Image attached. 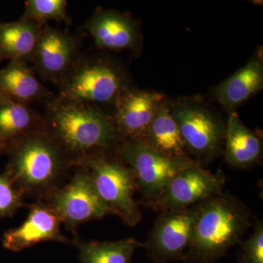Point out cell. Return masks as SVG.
<instances>
[{
  "instance_id": "obj_15",
  "label": "cell",
  "mask_w": 263,
  "mask_h": 263,
  "mask_svg": "<svg viewBox=\"0 0 263 263\" xmlns=\"http://www.w3.org/2000/svg\"><path fill=\"white\" fill-rule=\"evenodd\" d=\"M0 94L13 101L29 105L34 101L47 103L51 93L38 81L27 62L12 60L0 70Z\"/></svg>"
},
{
  "instance_id": "obj_7",
  "label": "cell",
  "mask_w": 263,
  "mask_h": 263,
  "mask_svg": "<svg viewBox=\"0 0 263 263\" xmlns=\"http://www.w3.org/2000/svg\"><path fill=\"white\" fill-rule=\"evenodd\" d=\"M43 202L56 212L62 224L75 238L81 224L113 215L99 197L89 171L84 166L76 167L67 182Z\"/></svg>"
},
{
  "instance_id": "obj_11",
  "label": "cell",
  "mask_w": 263,
  "mask_h": 263,
  "mask_svg": "<svg viewBox=\"0 0 263 263\" xmlns=\"http://www.w3.org/2000/svg\"><path fill=\"white\" fill-rule=\"evenodd\" d=\"M77 37L48 24L43 27L32 62L43 80L59 85L79 56Z\"/></svg>"
},
{
  "instance_id": "obj_10",
  "label": "cell",
  "mask_w": 263,
  "mask_h": 263,
  "mask_svg": "<svg viewBox=\"0 0 263 263\" xmlns=\"http://www.w3.org/2000/svg\"><path fill=\"white\" fill-rule=\"evenodd\" d=\"M226 177L195 163L176 175L162 196L150 206L160 212L181 210L222 193Z\"/></svg>"
},
{
  "instance_id": "obj_13",
  "label": "cell",
  "mask_w": 263,
  "mask_h": 263,
  "mask_svg": "<svg viewBox=\"0 0 263 263\" xmlns=\"http://www.w3.org/2000/svg\"><path fill=\"white\" fill-rule=\"evenodd\" d=\"M29 214L18 228L5 232L3 243L5 248L20 252L46 241L73 243L61 231L62 221L56 212L46 202L37 201L27 205Z\"/></svg>"
},
{
  "instance_id": "obj_24",
  "label": "cell",
  "mask_w": 263,
  "mask_h": 263,
  "mask_svg": "<svg viewBox=\"0 0 263 263\" xmlns=\"http://www.w3.org/2000/svg\"><path fill=\"white\" fill-rule=\"evenodd\" d=\"M239 263H263V222L258 220L247 239L240 242Z\"/></svg>"
},
{
  "instance_id": "obj_18",
  "label": "cell",
  "mask_w": 263,
  "mask_h": 263,
  "mask_svg": "<svg viewBox=\"0 0 263 263\" xmlns=\"http://www.w3.org/2000/svg\"><path fill=\"white\" fill-rule=\"evenodd\" d=\"M43 27L22 18L17 22L0 23L2 60L32 62Z\"/></svg>"
},
{
  "instance_id": "obj_8",
  "label": "cell",
  "mask_w": 263,
  "mask_h": 263,
  "mask_svg": "<svg viewBox=\"0 0 263 263\" xmlns=\"http://www.w3.org/2000/svg\"><path fill=\"white\" fill-rule=\"evenodd\" d=\"M188 152L202 161L212 160L221 149L224 129L221 121L205 107L183 100L171 110Z\"/></svg>"
},
{
  "instance_id": "obj_2",
  "label": "cell",
  "mask_w": 263,
  "mask_h": 263,
  "mask_svg": "<svg viewBox=\"0 0 263 263\" xmlns=\"http://www.w3.org/2000/svg\"><path fill=\"white\" fill-rule=\"evenodd\" d=\"M5 173L24 197L46 201L75 168L44 126L12 142Z\"/></svg>"
},
{
  "instance_id": "obj_20",
  "label": "cell",
  "mask_w": 263,
  "mask_h": 263,
  "mask_svg": "<svg viewBox=\"0 0 263 263\" xmlns=\"http://www.w3.org/2000/svg\"><path fill=\"white\" fill-rule=\"evenodd\" d=\"M81 263H131L135 252L144 243L134 238L117 241H84L74 238Z\"/></svg>"
},
{
  "instance_id": "obj_21",
  "label": "cell",
  "mask_w": 263,
  "mask_h": 263,
  "mask_svg": "<svg viewBox=\"0 0 263 263\" xmlns=\"http://www.w3.org/2000/svg\"><path fill=\"white\" fill-rule=\"evenodd\" d=\"M43 124V118L29 105L8 98L0 103V142L7 147Z\"/></svg>"
},
{
  "instance_id": "obj_23",
  "label": "cell",
  "mask_w": 263,
  "mask_h": 263,
  "mask_svg": "<svg viewBox=\"0 0 263 263\" xmlns=\"http://www.w3.org/2000/svg\"><path fill=\"white\" fill-rule=\"evenodd\" d=\"M26 206L24 196L15 187L8 175L0 174V219L14 215L21 208Z\"/></svg>"
},
{
  "instance_id": "obj_9",
  "label": "cell",
  "mask_w": 263,
  "mask_h": 263,
  "mask_svg": "<svg viewBox=\"0 0 263 263\" xmlns=\"http://www.w3.org/2000/svg\"><path fill=\"white\" fill-rule=\"evenodd\" d=\"M198 204L181 210L161 212L144 248L156 263L183 260L191 243Z\"/></svg>"
},
{
  "instance_id": "obj_6",
  "label": "cell",
  "mask_w": 263,
  "mask_h": 263,
  "mask_svg": "<svg viewBox=\"0 0 263 263\" xmlns=\"http://www.w3.org/2000/svg\"><path fill=\"white\" fill-rule=\"evenodd\" d=\"M79 166L89 171L99 197L128 226L141 219V212L134 199L137 192L134 173L120 159L110 155L95 156Z\"/></svg>"
},
{
  "instance_id": "obj_16",
  "label": "cell",
  "mask_w": 263,
  "mask_h": 263,
  "mask_svg": "<svg viewBox=\"0 0 263 263\" xmlns=\"http://www.w3.org/2000/svg\"><path fill=\"white\" fill-rule=\"evenodd\" d=\"M224 141V157L231 167L249 168L260 162L262 155L261 140L246 127L235 112L228 118Z\"/></svg>"
},
{
  "instance_id": "obj_17",
  "label": "cell",
  "mask_w": 263,
  "mask_h": 263,
  "mask_svg": "<svg viewBox=\"0 0 263 263\" xmlns=\"http://www.w3.org/2000/svg\"><path fill=\"white\" fill-rule=\"evenodd\" d=\"M263 66L259 57H254L239 70L221 82L214 91L218 103L233 110L262 89Z\"/></svg>"
},
{
  "instance_id": "obj_19",
  "label": "cell",
  "mask_w": 263,
  "mask_h": 263,
  "mask_svg": "<svg viewBox=\"0 0 263 263\" xmlns=\"http://www.w3.org/2000/svg\"><path fill=\"white\" fill-rule=\"evenodd\" d=\"M143 140L162 155L171 157H187V148L179 126L165 103H162L160 105Z\"/></svg>"
},
{
  "instance_id": "obj_14",
  "label": "cell",
  "mask_w": 263,
  "mask_h": 263,
  "mask_svg": "<svg viewBox=\"0 0 263 263\" xmlns=\"http://www.w3.org/2000/svg\"><path fill=\"white\" fill-rule=\"evenodd\" d=\"M84 28L102 49L136 51L138 48L139 33L136 22L119 12L99 10Z\"/></svg>"
},
{
  "instance_id": "obj_3",
  "label": "cell",
  "mask_w": 263,
  "mask_h": 263,
  "mask_svg": "<svg viewBox=\"0 0 263 263\" xmlns=\"http://www.w3.org/2000/svg\"><path fill=\"white\" fill-rule=\"evenodd\" d=\"M251 220L250 209L231 194L221 193L200 202L183 261L217 262L242 241L252 226Z\"/></svg>"
},
{
  "instance_id": "obj_25",
  "label": "cell",
  "mask_w": 263,
  "mask_h": 263,
  "mask_svg": "<svg viewBox=\"0 0 263 263\" xmlns=\"http://www.w3.org/2000/svg\"><path fill=\"white\" fill-rule=\"evenodd\" d=\"M7 149H8V147L0 142V155H3V154H6Z\"/></svg>"
},
{
  "instance_id": "obj_26",
  "label": "cell",
  "mask_w": 263,
  "mask_h": 263,
  "mask_svg": "<svg viewBox=\"0 0 263 263\" xmlns=\"http://www.w3.org/2000/svg\"><path fill=\"white\" fill-rule=\"evenodd\" d=\"M5 98H5L4 96H3V95L0 94V103H1L2 102H3V100H4Z\"/></svg>"
},
{
  "instance_id": "obj_12",
  "label": "cell",
  "mask_w": 263,
  "mask_h": 263,
  "mask_svg": "<svg viewBox=\"0 0 263 263\" xmlns=\"http://www.w3.org/2000/svg\"><path fill=\"white\" fill-rule=\"evenodd\" d=\"M160 93L127 88L114 103V124L121 140H143L163 103Z\"/></svg>"
},
{
  "instance_id": "obj_5",
  "label": "cell",
  "mask_w": 263,
  "mask_h": 263,
  "mask_svg": "<svg viewBox=\"0 0 263 263\" xmlns=\"http://www.w3.org/2000/svg\"><path fill=\"white\" fill-rule=\"evenodd\" d=\"M116 151L119 159L134 173L137 191L148 205L162 196L176 175L198 163L189 157L162 155L144 140H123Z\"/></svg>"
},
{
  "instance_id": "obj_27",
  "label": "cell",
  "mask_w": 263,
  "mask_h": 263,
  "mask_svg": "<svg viewBox=\"0 0 263 263\" xmlns=\"http://www.w3.org/2000/svg\"><path fill=\"white\" fill-rule=\"evenodd\" d=\"M1 60H2L1 54H0V61H1Z\"/></svg>"
},
{
  "instance_id": "obj_1",
  "label": "cell",
  "mask_w": 263,
  "mask_h": 263,
  "mask_svg": "<svg viewBox=\"0 0 263 263\" xmlns=\"http://www.w3.org/2000/svg\"><path fill=\"white\" fill-rule=\"evenodd\" d=\"M43 119L45 129L75 167L95 156L110 155L122 141L113 118L98 107L53 98Z\"/></svg>"
},
{
  "instance_id": "obj_4",
  "label": "cell",
  "mask_w": 263,
  "mask_h": 263,
  "mask_svg": "<svg viewBox=\"0 0 263 263\" xmlns=\"http://www.w3.org/2000/svg\"><path fill=\"white\" fill-rule=\"evenodd\" d=\"M59 86V98L95 107L114 104L129 88L124 72L117 66L100 59L81 57Z\"/></svg>"
},
{
  "instance_id": "obj_22",
  "label": "cell",
  "mask_w": 263,
  "mask_h": 263,
  "mask_svg": "<svg viewBox=\"0 0 263 263\" xmlns=\"http://www.w3.org/2000/svg\"><path fill=\"white\" fill-rule=\"evenodd\" d=\"M65 0H28L22 18L45 26L49 21L70 24Z\"/></svg>"
}]
</instances>
